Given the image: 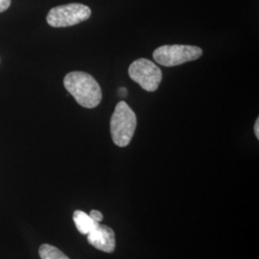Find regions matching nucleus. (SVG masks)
<instances>
[{"label": "nucleus", "mask_w": 259, "mask_h": 259, "mask_svg": "<svg viewBox=\"0 0 259 259\" xmlns=\"http://www.w3.org/2000/svg\"><path fill=\"white\" fill-rule=\"evenodd\" d=\"M94 222L100 223L103 220V214L98 210H92L89 214Z\"/></svg>", "instance_id": "9"}, {"label": "nucleus", "mask_w": 259, "mask_h": 259, "mask_svg": "<svg viewBox=\"0 0 259 259\" xmlns=\"http://www.w3.org/2000/svg\"><path fill=\"white\" fill-rule=\"evenodd\" d=\"M40 259H70L55 246L42 244L38 249Z\"/></svg>", "instance_id": "8"}, {"label": "nucleus", "mask_w": 259, "mask_h": 259, "mask_svg": "<svg viewBox=\"0 0 259 259\" xmlns=\"http://www.w3.org/2000/svg\"><path fill=\"white\" fill-rule=\"evenodd\" d=\"M130 78L146 92H156L162 80L161 69L148 59L140 58L129 67Z\"/></svg>", "instance_id": "5"}, {"label": "nucleus", "mask_w": 259, "mask_h": 259, "mask_svg": "<svg viewBox=\"0 0 259 259\" xmlns=\"http://www.w3.org/2000/svg\"><path fill=\"white\" fill-rule=\"evenodd\" d=\"M137 128L135 111L125 101L116 104L111 115V135L113 143L118 147L128 146Z\"/></svg>", "instance_id": "2"}, {"label": "nucleus", "mask_w": 259, "mask_h": 259, "mask_svg": "<svg viewBox=\"0 0 259 259\" xmlns=\"http://www.w3.org/2000/svg\"><path fill=\"white\" fill-rule=\"evenodd\" d=\"M254 134H255L256 139H259V118L256 119L255 124H254Z\"/></svg>", "instance_id": "11"}, {"label": "nucleus", "mask_w": 259, "mask_h": 259, "mask_svg": "<svg viewBox=\"0 0 259 259\" xmlns=\"http://www.w3.org/2000/svg\"><path fill=\"white\" fill-rule=\"evenodd\" d=\"M73 221L78 232L83 235H88L94 228L95 222L91 218L88 213L82 210H76L73 213Z\"/></svg>", "instance_id": "7"}, {"label": "nucleus", "mask_w": 259, "mask_h": 259, "mask_svg": "<svg viewBox=\"0 0 259 259\" xmlns=\"http://www.w3.org/2000/svg\"><path fill=\"white\" fill-rule=\"evenodd\" d=\"M64 85L76 102L85 109H94L102 101L100 84L89 73L69 72L65 75Z\"/></svg>", "instance_id": "1"}, {"label": "nucleus", "mask_w": 259, "mask_h": 259, "mask_svg": "<svg viewBox=\"0 0 259 259\" xmlns=\"http://www.w3.org/2000/svg\"><path fill=\"white\" fill-rule=\"evenodd\" d=\"M92 10L80 3H70L54 7L47 15V23L54 28L69 27L91 18Z\"/></svg>", "instance_id": "3"}, {"label": "nucleus", "mask_w": 259, "mask_h": 259, "mask_svg": "<svg viewBox=\"0 0 259 259\" xmlns=\"http://www.w3.org/2000/svg\"><path fill=\"white\" fill-rule=\"evenodd\" d=\"M203 55V50L194 46H162L157 48L153 58L157 64L171 67L198 60Z\"/></svg>", "instance_id": "4"}, {"label": "nucleus", "mask_w": 259, "mask_h": 259, "mask_svg": "<svg viewBox=\"0 0 259 259\" xmlns=\"http://www.w3.org/2000/svg\"><path fill=\"white\" fill-rule=\"evenodd\" d=\"M11 5V0H0V13L6 11Z\"/></svg>", "instance_id": "10"}, {"label": "nucleus", "mask_w": 259, "mask_h": 259, "mask_svg": "<svg viewBox=\"0 0 259 259\" xmlns=\"http://www.w3.org/2000/svg\"><path fill=\"white\" fill-rule=\"evenodd\" d=\"M88 242L95 249L104 252H113L116 242L115 234L110 227L95 222L94 228L88 234Z\"/></svg>", "instance_id": "6"}]
</instances>
